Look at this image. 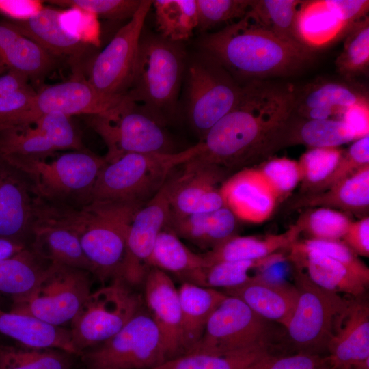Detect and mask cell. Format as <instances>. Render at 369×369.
<instances>
[{
  "mask_svg": "<svg viewBox=\"0 0 369 369\" xmlns=\"http://www.w3.org/2000/svg\"><path fill=\"white\" fill-rule=\"evenodd\" d=\"M290 83L273 79L242 85L233 109L201 141L195 156L223 169L246 167L281 149L284 131L294 113L297 95Z\"/></svg>",
  "mask_w": 369,
  "mask_h": 369,
  "instance_id": "6da1fadb",
  "label": "cell"
},
{
  "mask_svg": "<svg viewBox=\"0 0 369 369\" xmlns=\"http://www.w3.org/2000/svg\"><path fill=\"white\" fill-rule=\"evenodd\" d=\"M201 46L206 55L235 79H244V83L295 74L313 58L312 49L265 30L247 14L222 29L205 36Z\"/></svg>",
  "mask_w": 369,
  "mask_h": 369,
  "instance_id": "7a4b0ae2",
  "label": "cell"
},
{
  "mask_svg": "<svg viewBox=\"0 0 369 369\" xmlns=\"http://www.w3.org/2000/svg\"><path fill=\"white\" fill-rule=\"evenodd\" d=\"M141 206L130 203L94 201L81 208L66 206L82 250L101 282L123 279L128 229Z\"/></svg>",
  "mask_w": 369,
  "mask_h": 369,
  "instance_id": "3957f363",
  "label": "cell"
},
{
  "mask_svg": "<svg viewBox=\"0 0 369 369\" xmlns=\"http://www.w3.org/2000/svg\"><path fill=\"white\" fill-rule=\"evenodd\" d=\"M184 60L180 42L141 33L132 81L125 96L166 124L176 112Z\"/></svg>",
  "mask_w": 369,
  "mask_h": 369,
  "instance_id": "277c9868",
  "label": "cell"
},
{
  "mask_svg": "<svg viewBox=\"0 0 369 369\" xmlns=\"http://www.w3.org/2000/svg\"><path fill=\"white\" fill-rule=\"evenodd\" d=\"M203 148L200 141L174 153H131L107 163L98 176L89 202H122L142 206L158 193L176 167L197 156Z\"/></svg>",
  "mask_w": 369,
  "mask_h": 369,
  "instance_id": "5b68a950",
  "label": "cell"
},
{
  "mask_svg": "<svg viewBox=\"0 0 369 369\" xmlns=\"http://www.w3.org/2000/svg\"><path fill=\"white\" fill-rule=\"evenodd\" d=\"M0 159L29 178L38 197L59 204L70 200L87 204L98 176L107 163L104 157L84 150L52 159L17 156Z\"/></svg>",
  "mask_w": 369,
  "mask_h": 369,
  "instance_id": "8992f818",
  "label": "cell"
},
{
  "mask_svg": "<svg viewBox=\"0 0 369 369\" xmlns=\"http://www.w3.org/2000/svg\"><path fill=\"white\" fill-rule=\"evenodd\" d=\"M87 125L103 140L107 163L131 153H174L165 124L125 95L102 113L86 116Z\"/></svg>",
  "mask_w": 369,
  "mask_h": 369,
  "instance_id": "52a82bcc",
  "label": "cell"
},
{
  "mask_svg": "<svg viewBox=\"0 0 369 369\" xmlns=\"http://www.w3.org/2000/svg\"><path fill=\"white\" fill-rule=\"evenodd\" d=\"M91 292L89 272L49 263L30 292L12 299L10 311L62 327L71 323Z\"/></svg>",
  "mask_w": 369,
  "mask_h": 369,
  "instance_id": "ba28073f",
  "label": "cell"
},
{
  "mask_svg": "<svg viewBox=\"0 0 369 369\" xmlns=\"http://www.w3.org/2000/svg\"><path fill=\"white\" fill-rule=\"evenodd\" d=\"M131 286L115 279L90 293L70 323L77 355L113 337L141 311L140 297Z\"/></svg>",
  "mask_w": 369,
  "mask_h": 369,
  "instance_id": "9c48e42d",
  "label": "cell"
},
{
  "mask_svg": "<svg viewBox=\"0 0 369 369\" xmlns=\"http://www.w3.org/2000/svg\"><path fill=\"white\" fill-rule=\"evenodd\" d=\"M81 355L87 369H146L170 359L156 323L141 311L113 337Z\"/></svg>",
  "mask_w": 369,
  "mask_h": 369,
  "instance_id": "30bf717a",
  "label": "cell"
},
{
  "mask_svg": "<svg viewBox=\"0 0 369 369\" xmlns=\"http://www.w3.org/2000/svg\"><path fill=\"white\" fill-rule=\"evenodd\" d=\"M187 85L188 121L201 141L236 105L242 85L206 54L189 66Z\"/></svg>",
  "mask_w": 369,
  "mask_h": 369,
  "instance_id": "8fae6325",
  "label": "cell"
},
{
  "mask_svg": "<svg viewBox=\"0 0 369 369\" xmlns=\"http://www.w3.org/2000/svg\"><path fill=\"white\" fill-rule=\"evenodd\" d=\"M296 267L294 274L299 297L294 313L285 328L297 346L303 349V352L312 353L327 347L336 320L349 301L338 293L317 286L300 268Z\"/></svg>",
  "mask_w": 369,
  "mask_h": 369,
  "instance_id": "7c38bea8",
  "label": "cell"
},
{
  "mask_svg": "<svg viewBox=\"0 0 369 369\" xmlns=\"http://www.w3.org/2000/svg\"><path fill=\"white\" fill-rule=\"evenodd\" d=\"M269 322L240 299L226 295L211 314L200 339L188 353L226 355L269 344Z\"/></svg>",
  "mask_w": 369,
  "mask_h": 369,
  "instance_id": "4fadbf2b",
  "label": "cell"
},
{
  "mask_svg": "<svg viewBox=\"0 0 369 369\" xmlns=\"http://www.w3.org/2000/svg\"><path fill=\"white\" fill-rule=\"evenodd\" d=\"M152 5L151 0H141L129 21L93 59L87 80L99 92L124 96L129 89L144 24Z\"/></svg>",
  "mask_w": 369,
  "mask_h": 369,
  "instance_id": "5bb4252c",
  "label": "cell"
},
{
  "mask_svg": "<svg viewBox=\"0 0 369 369\" xmlns=\"http://www.w3.org/2000/svg\"><path fill=\"white\" fill-rule=\"evenodd\" d=\"M177 174L169 177L158 193L135 213L127 236L123 279L131 286L141 284L150 269V258L159 233L168 226L170 197Z\"/></svg>",
  "mask_w": 369,
  "mask_h": 369,
  "instance_id": "9a60e30c",
  "label": "cell"
},
{
  "mask_svg": "<svg viewBox=\"0 0 369 369\" xmlns=\"http://www.w3.org/2000/svg\"><path fill=\"white\" fill-rule=\"evenodd\" d=\"M30 232L34 237L32 249L43 260L91 273V266L68 217L66 205L51 203L38 197Z\"/></svg>",
  "mask_w": 369,
  "mask_h": 369,
  "instance_id": "2e32d148",
  "label": "cell"
},
{
  "mask_svg": "<svg viewBox=\"0 0 369 369\" xmlns=\"http://www.w3.org/2000/svg\"><path fill=\"white\" fill-rule=\"evenodd\" d=\"M124 98V95L103 94L87 79L74 77L37 91L29 109L15 126L31 124L42 115L51 112L61 113L69 117L98 114L113 108Z\"/></svg>",
  "mask_w": 369,
  "mask_h": 369,
  "instance_id": "e0dca14e",
  "label": "cell"
},
{
  "mask_svg": "<svg viewBox=\"0 0 369 369\" xmlns=\"http://www.w3.org/2000/svg\"><path fill=\"white\" fill-rule=\"evenodd\" d=\"M177 174L170 197V218L210 212L225 206L221 188L226 171L194 156Z\"/></svg>",
  "mask_w": 369,
  "mask_h": 369,
  "instance_id": "ac0fdd59",
  "label": "cell"
},
{
  "mask_svg": "<svg viewBox=\"0 0 369 369\" xmlns=\"http://www.w3.org/2000/svg\"><path fill=\"white\" fill-rule=\"evenodd\" d=\"M327 348L330 369H369V307L349 301L338 316Z\"/></svg>",
  "mask_w": 369,
  "mask_h": 369,
  "instance_id": "d6986e66",
  "label": "cell"
},
{
  "mask_svg": "<svg viewBox=\"0 0 369 369\" xmlns=\"http://www.w3.org/2000/svg\"><path fill=\"white\" fill-rule=\"evenodd\" d=\"M369 101L368 90L355 80L317 78L297 90L294 114L309 120L340 118L345 109Z\"/></svg>",
  "mask_w": 369,
  "mask_h": 369,
  "instance_id": "ffe728a7",
  "label": "cell"
},
{
  "mask_svg": "<svg viewBox=\"0 0 369 369\" xmlns=\"http://www.w3.org/2000/svg\"><path fill=\"white\" fill-rule=\"evenodd\" d=\"M144 284L148 313L158 327L170 359L184 355L178 289L168 274L151 267Z\"/></svg>",
  "mask_w": 369,
  "mask_h": 369,
  "instance_id": "44dd1931",
  "label": "cell"
},
{
  "mask_svg": "<svg viewBox=\"0 0 369 369\" xmlns=\"http://www.w3.org/2000/svg\"><path fill=\"white\" fill-rule=\"evenodd\" d=\"M19 171L0 159V236L19 240L31 232L38 196Z\"/></svg>",
  "mask_w": 369,
  "mask_h": 369,
  "instance_id": "7402d4cb",
  "label": "cell"
},
{
  "mask_svg": "<svg viewBox=\"0 0 369 369\" xmlns=\"http://www.w3.org/2000/svg\"><path fill=\"white\" fill-rule=\"evenodd\" d=\"M221 191L226 206L237 219L250 223L268 219L279 201L258 169L240 170L224 181Z\"/></svg>",
  "mask_w": 369,
  "mask_h": 369,
  "instance_id": "603a6c76",
  "label": "cell"
},
{
  "mask_svg": "<svg viewBox=\"0 0 369 369\" xmlns=\"http://www.w3.org/2000/svg\"><path fill=\"white\" fill-rule=\"evenodd\" d=\"M62 16L61 10L42 7L27 19L5 22L53 57L79 58L90 44L63 25Z\"/></svg>",
  "mask_w": 369,
  "mask_h": 369,
  "instance_id": "cb8c5ba5",
  "label": "cell"
},
{
  "mask_svg": "<svg viewBox=\"0 0 369 369\" xmlns=\"http://www.w3.org/2000/svg\"><path fill=\"white\" fill-rule=\"evenodd\" d=\"M225 291L226 295L240 299L260 317L284 327L294 313L299 297L295 286L269 280L261 275Z\"/></svg>",
  "mask_w": 369,
  "mask_h": 369,
  "instance_id": "d4e9b609",
  "label": "cell"
},
{
  "mask_svg": "<svg viewBox=\"0 0 369 369\" xmlns=\"http://www.w3.org/2000/svg\"><path fill=\"white\" fill-rule=\"evenodd\" d=\"M290 258L297 266H305L307 275L317 286L336 293L362 295L368 284L346 266L331 257L303 247L299 242L291 247Z\"/></svg>",
  "mask_w": 369,
  "mask_h": 369,
  "instance_id": "484cf974",
  "label": "cell"
},
{
  "mask_svg": "<svg viewBox=\"0 0 369 369\" xmlns=\"http://www.w3.org/2000/svg\"><path fill=\"white\" fill-rule=\"evenodd\" d=\"M237 219L225 206L213 211L170 218L168 226L178 237L210 251L234 236Z\"/></svg>",
  "mask_w": 369,
  "mask_h": 369,
  "instance_id": "4316f807",
  "label": "cell"
},
{
  "mask_svg": "<svg viewBox=\"0 0 369 369\" xmlns=\"http://www.w3.org/2000/svg\"><path fill=\"white\" fill-rule=\"evenodd\" d=\"M178 292L181 310V343L184 354H187L199 341L211 314L226 295L188 282H182Z\"/></svg>",
  "mask_w": 369,
  "mask_h": 369,
  "instance_id": "83f0119b",
  "label": "cell"
},
{
  "mask_svg": "<svg viewBox=\"0 0 369 369\" xmlns=\"http://www.w3.org/2000/svg\"><path fill=\"white\" fill-rule=\"evenodd\" d=\"M0 334L16 340L22 346L53 348L77 355L70 329L1 309Z\"/></svg>",
  "mask_w": 369,
  "mask_h": 369,
  "instance_id": "f1b7e54d",
  "label": "cell"
},
{
  "mask_svg": "<svg viewBox=\"0 0 369 369\" xmlns=\"http://www.w3.org/2000/svg\"><path fill=\"white\" fill-rule=\"evenodd\" d=\"M53 57L5 21L0 23V64L5 68L37 79L51 70Z\"/></svg>",
  "mask_w": 369,
  "mask_h": 369,
  "instance_id": "f546056e",
  "label": "cell"
},
{
  "mask_svg": "<svg viewBox=\"0 0 369 369\" xmlns=\"http://www.w3.org/2000/svg\"><path fill=\"white\" fill-rule=\"evenodd\" d=\"M301 232L296 223L284 233L263 238L234 235L202 256L207 266L223 261L258 260L290 247Z\"/></svg>",
  "mask_w": 369,
  "mask_h": 369,
  "instance_id": "4dcf8cb0",
  "label": "cell"
},
{
  "mask_svg": "<svg viewBox=\"0 0 369 369\" xmlns=\"http://www.w3.org/2000/svg\"><path fill=\"white\" fill-rule=\"evenodd\" d=\"M167 226L157 237L150 258V268L172 273L182 282L199 285L207 267L202 254L191 251Z\"/></svg>",
  "mask_w": 369,
  "mask_h": 369,
  "instance_id": "1f68e13d",
  "label": "cell"
},
{
  "mask_svg": "<svg viewBox=\"0 0 369 369\" xmlns=\"http://www.w3.org/2000/svg\"><path fill=\"white\" fill-rule=\"evenodd\" d=\"M369 205V165L320 191L299 199L295 207H327L353 213L366 211Z\"/></svg>",
  "mask_w": 369,
  "mask_h": 369,
  "instance_id": "d6a6232c",
  "label": "cell"
},
{
  "mask_svg": "<svg viewBox=\"0 0 369 369\" xmlns=\"http://www.w3.org/2000/svg\"><path fill=\"white\" fill-rule=\"evenodd\" d=\"M357 139L340 118L309 120L292 114L282 135L281 148L305 145L312 148H338Z\"/></svg>",
  "mask_w": 369,
  "mask_h": 369,
  "instance_id": "836d02e7",
  "label": "cell"
},
{
  "mask_svg": "<svg viewBox=\"0 0 369 369\" xmlns=\"http://www.w3.org/2000/svg\"><path fill=\"white\" fill-rule=\"evenodd\" d=\"M59 150L51 124L42 115L31 124L0 131V158L6 156L44 157Z\"/></svg>",
  "mask_w": 369,
  "mask_h": 369,
  "instance_id": "e575fe53",
  "label": "cell"
},
{
  "mask_svg": "<svg viewBox=\"0 0 369 369\" xmlns=\"http://www.w3.org/2000/svg\"><path fill=\"white\" fill-rule=\"evenodd\" d=\"M297 25L301 42L311 49L333 41L350 27L336 17L324 0L303 1Z\"/></svg>",
  "mask_w": 369,
  "mask_h": 369,
  "instance_id": "d590c367",
  "label": "cell"
},
{
  "mask_svg": "<svg viewBox=\"0 0 369 369\" xmlns=\"http://www.w3.org/2000/svg\"><path fill=\"white\" fill-rule=\"evenodd\" d=\"M49 262L33 249L24 248L0 260V295L12 299L30 292L42 276Z\"/></svg>",
  "mask_w": 369,
  "mask_h": 369,
  "instance_id": "8d00e7d4",
  "label": "cell"
},
{
  "mask_svg": "<svg viewBox=\"0 0 369 369\" xmlns=\"http://www.w3.org/2000/svg\"><path fill=\"white\" fill-rule=\"evenodd\" d=\"M269 345H256L226 355L190 353L146 369H250L269 354Z\"/></svg>",
  "mask_w": 369,
  "mask_h": 369,
  "instance_id": "74e56055",
  "label": "cell"
},
{
  "mask_svg": "<svg viewBox=\"0 0 369 369\" xmlns=\"http://www.w3.org/2000/svg\"><path fill=\"white\" fill-rule=\"evenodd\" d=\"M302 2L300 0H251L246 14L265 30L282 39L303 44L297 25Z\"/></svg>",
  "mask_w": 369,
  "mask_h": 369,
  "instance_id": "f35d334b",
  "label": "cell"
},
{
  "mask_svg": "<svg viewBox=\"0 0 369 369\" xmlns=\"http://www.w3.org/2000/svg\"><path fill=\"white\" fill-rule=\"evenodd\" d=\"M29 80L0 64V131L15 126L29 109L37 91Z\"/></svg>",
  "mask_w": 369,
  "mask_h": 369,
  "instance_id": "ab89813d",
  "label": "cell"
},
{
  "mask_svg": "<svg viewBox=\"0 0 369 369\" xmlns=\"http://www.w3.org/2000/svg\"><path fill=\"white\" fill-rule=\"evenodd\" d=\"M160 36L180 42L189 38L197 26L196 0L152 1Z\"/></svg>",
  "mask_w": 369,
  "mask_h": 369,
  "instance_id": "60d3db41",
  "label": "cell"
},
{
  "mask_svg": "<svg viewBox=\"0 0 369 369\" xmlns=\"http://www.w3.org/2000/svg\"><path fill=\"white\" fill-rule=\"evenodd\" d=\"M72 354L53 349L0 345V369H71Z\"/></svg>",
  "mask_w": 369,
  "mask_h": 369,
  "instance_id": "b9f144b4",
  "label": "cell"
},
{
  "mask_svg": "<svg viewBox=\"0 0 369 369\" xmlns=\"http://www.w3.org/2000/svg\"><path fill=\"white\" fill-rule=\"evenodd\" d=\"M285 260L281 254L275 253L258 260L223 261L208 266L199 283L200 286L225 290L235 288L251 280L250 272L258 269L265 271L275 263Z\"/></svg>",
  "mask_w": 369,
  "mask_h": 369,
  "instance_id": "7bdbcfd3",
  "label": "cell"
},
{
  "mask_svg": "<svg viewBox=\"0 0 369 369\" xmlns=\"http://www.w3.org/2000/svg\"><path fill=\"white\" fill-rule=\"evenodd\" d=\"M335 65L340 77L348 80H355L368 70V16L348 28L342 50L336 57Z\"/></svg>",
  "mask_w": 369,
  "mask_h": 369,
  "instance_id": "ee69618b",
  "label": "cell"
},
{
  "mask_svg": "<svg viewBox=\"0 0 369 369\" xmlns=\"http://www.w3.org/2000/svg\"><path fill=\"white\" fill-rule=\"evenodd\" d=\"M342 153L339 148H312L304 152L298 164L305 190L318 191L334 172Z\"/></svg>",
  "mask_w": 369,
  "mask_h": 369,
  "instance_id": "f6af8a7d",
  "label": "cell"
},
{
  "mask_svg": "<svg viewBox=\"0 0 369 369\" xmlns=\"http://www.w3.org/2000/svg\"><path fill=\"white\" fill-rule=\"evenodd\" d=\"M351 221L344 213L327 207H317L302 215L297 224L310 239L339 241Z\"/></svg>",
  "mask_w": 369,
  "mask_h": 369,
  "instance_id": "bcb514c9",
  "label": "cell"
},
{
  "mask_svg": "<svg viewBox=\"0 0 369 369\" xmlns=\"http://www.w3.org/2000/svg\"><path fill=\"white\" fill-rule=\"evenodd\" d=\"M258 168L278 200L289 195L301 182L298 161L286 158L268 159Z\"/></svg>",
  "mask_w": 369,
  "mask_h": 369,
  "instance_id": "7dc6e473",
  "label": "cell"
},
{
  "mask_svg": "<svg viewBox=\"0 0 369 369\" xmlns=\"http://www.w3.org/2000/svg\"><path fill=\"white\" fill-rule=\"evenodd\" d=\"M197 26L205 31L216 25L241 19L249 9L251 0H196Z\"/></svg>",
  "mask_w": 369,
  "mask_h": 369,
  "instance_id": "c3c4849f",
  "label": "cell"
},
{
  "mask_svg": "<svg viewBox=\"0 0 369 369\" xmlns=\"http://www.w3.org/2000/svg\"><path fill=\"white\" fill-rule=\"evenodd\" d=\"M51 4L111 20L131 18L141 0H53Z\"/></svg>",
  "mask_w": 369,
  "mask_h": 369,
  "instance_id": "681fc988",
  "label": "cell"
},
{
  "mask_svg": "<svg viewBox=\"0 0 369 369\" xmlns=\"http://www.w3.org/2000/svg\"><path fill=\"white\" fill-rule=\"evenodd\" d=\"M299 243L307 249L319 251L338 261L368 285V267L343 242L310 238Z\"/></svg>",
  "mask_w": 369,
  "mask_h": 369,
  "instance_id": "f907efd6",
  "label": "cell"
},
{
  "mask_svg": "<svg viewBox=\"0 0 369 369\" xmlns=\"http://www.w3.org/2000/svg\"><path fill=\"white\" fill-rule=\"evenodd\" d=\"M368 165H369V135L355 140L347 150H343L334 172L318 191L331 187Z\"/></svg>",
  "mask_w": 369,
  "mask_h": 369,
  "instance_id": "816d5d0a",
  "label": "cell"
},
{
  "mask_svg": "<svg viewBox=\"0 0 369 369\" xmlns=\"http://www.w3.org/2000/svg\"><path fill=\"white\" fill-rule=\"evenodd\" d=\"M327 364V357L312 353L301 351L284 357L273 356L269 353L250 369H320Z\"/></svg>",
  "mask_w": 369,
  "mask_h": 369,
  "instance_id": "f5cc1de1",
  "label": "cell"
},
{
  "mask_svg": "<svg viewBox=\"0 0 369 369\" xmlns=\"http://www.w3.org/2000/svg\"><path fill=\"white\" fill-rule=\"evenodd\" d=\"M324 2L336 17L348 26L368 16V0H324Z\"/></svg>",
  "mask_w": 369,
  "mask_h": 369,
  "instance_id": "db71d44e",
  "label": "cell"
},
{
  "mask_svg": "<svg viewBox=\"0 0 369 369\" xmlns=\"http://www.w3.org/2000/svg\"><path fill=\"white\" fill-rule=\"evenodd\" d=\"M342 238L355 254L368 257L369 217L366 216L358 221H351Z\"/></svg>",
  "mask_w": 369,
  "mask_h": 369,
  "instance_id": "11a10c76",
  "label": "cell"
},
{
  "mask_svg": "<svg viewBox=\"0 0 369 369\" xmlns=\"http://www.w3.org/2000/svg\"><path fill=\"white\" fill-rule=\"evenodd\" d=\"M341 119L353 131L357 139L369 135V101L346 108Z\"/></svg>",
  "mask_w": 369,
  "mask_h": 369,
  "instance_id": "9f6ffc18",
  "label": "cell"
},
{
  "mask_svg": "<svg viewBox=\"0 0 369 369\" xmlns=\"http://www.w3.org/2000/svg\"><path fill=\"white\" fill-rule=\"evenodd\" d=\"M42 7L40 1L0 0V14L12 20L27 19Z\"/></svg>",
  "mask_w": 369,
  "mask_h": 369,
  "instance_id": "6f0895ef",
  "label": "cell"
},
{
  "mask_svg": "<svg viewBox=\"0 0 369 369\" xmlns=\"http://www.w3.org/2000/svg\"><path fill=\"white\" fill-rule=\"evenodd\" d=\"M25 248L19 240L0 236V260L10 257Z\"/></svg>",
  "mask_w": 369,
  "mask_h": 369,
  "instance_id": "680465c9",
  "label": "cell"
},
{
  "mask_svg": "<svg viewBox=\"0 0 369 369\" xmlns=\"http://www.w3.org/2000/svg\"><path fill=\"white\" fill-rule=\"evenodd\" d=\"M320 369H330V367H329V365H327V366H325L321 368Z\"/></svg>",
  "mask_w": 369,
  "mask_h": 369,
  "instance_id": "91938a15",
  "label": "cell"
}]
</instances>
